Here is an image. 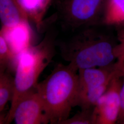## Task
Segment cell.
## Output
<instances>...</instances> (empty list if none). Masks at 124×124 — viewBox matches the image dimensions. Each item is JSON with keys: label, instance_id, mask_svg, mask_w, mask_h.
I'll return each mask as SVG.
<instances>
[{"label": "cell", "instance_id": "6da1fadb", "mask_svg": "<svg viewBox=\"0 0 124 124\" xmlns=\"http://www.w3.org/2000/svg\"><path fill=\"white\" fill-rule=\"evenodd\" d=\"M107 26L102 23L63 32L65 36H58L56 41L61 57L77 71L115 63L118 42L116 43Z\"/></svg>", "mask_w": 124, "mask_h": 124}, {"label": "cell", "instance_id": "7a4b0ae2", "mask_svg": "<svg viewBox=\"0 0 124 124\" xmlns=\"http://www.w3.org/2000/svg\"><path fill=\"white\" fill-rule=\"evenodd\" d=\"M55 23H45L46 34L42 41L36 46H30L18 55L15 80V89L9 111L4 123L13 120V114L18 103L27 94L36 91L40 74L52 61L56 53L58 31Z\"/></svg>", "mask_w": 124, "mask_h": 124}, {"label": "cell", "instance_id": "3957f363", "mask_svg": "<svg viewBox=\"0 0 124 124\" xmlns=\"http://www.w3.org/2000/svg\"><path fill=\"white\" fill-rule=\"evenodd\" d=\"M77 72L70 63H59L37 85L36 91L43 102L47 124H60L69 118L78 93Z\"/></svg>", "mask_w": 124, "mask_h": 124}, {"label": "cell", "instance_id": "277c9868", "mask_svg": "<svg viewBox=\"0 0 124 124\" xmlns=\"http://www.w3.org/2000/svg\"><path fill=\"white\" fill-rule=\"evenodd\" d=\"M52 18L62 32L103 23L108 0H53Z\"/></svg>", "mask_w": 124, "mask_h": 124}, {"label": "cell", "instance_id": "5b68a950", "mask_svg": "<svg viewBox=\"0 0 124 124\" xmlns=\"http://www.w3.org/2000/svg\"><path fill=\"white\" fill-rule=\"evenodd\" d=\"M122 84V77L120 68L94 108L95 124L117 123L120 114V93Z\"/></svg>", "mask_w": 124, "mask_h": 124}, {"label": "cell", "instance_id": "8992f818", "mask_svg": "<svg viewBox=\"0 0 124 124\" xmlns=\"http://www.w3.org/2000/svg\"><path fill=\"white\" fill-rule=\"evenodd\" d=\"M13 120L17 124H47L43 102L36 91L27 94L18 103Z\"/></svg>", "mask_w": 124, "mask_h": 124}, {"label": "cell", "instance_id": "52a82bcc", "mask_svg": "<svg viewBox=\"0 0 124 124\" xmlns=\"http://www.w3.org/2000/svg\"><path fill=\"white\" fill-rule=\"evenodd\" d=\"M120 64L117 61L108 66L90 68L79 70L78 93L95 88L109 82L120 70Z\"/></svg>", "mask_w": 124, "mask_h": 124}, {"label": "cell", "instance_id": "ba28073f", "mask_svg": "<svg viewBox=\"0 0 124 124\" xmlns=\"http://www.w3.org/2000/svg\"><path fill=\"white\" fill-rule=\"evenodd\" d=\"M0 32L17 58L20 53L30 46L31 33L28 23H23L10 28L2 27Z\"/></svg>", "mask_w": 124, "mask_h": 124}, {"label": "cell", "instance_id": "9c48e42d", "mask_svg": "<svg viewBox=\"0 0 124 124\" xmlns=\"http://www.w3.org/2000/svg\"><path fill=\"white\" fill-rule=\"evenodd\" d=\"M28 19L18 0H0V19L2 27L10 28L28 23Z\"/></svg>", "mask_w": 124, "mask_h": 124}, {"label": "cell", "instance_id": "30bf717a", "mask_svg": "<svg viewBox=\"0 0 124 124\" xmlns=\"http://www.w3.org/2000/svg\"><path fill=\"white\" fill-rule=\"evenodd\" d=\"M29 18L32 19L38 30L43 26L42 21L45 9L50 0H18Z\"/></svg>", "mask_w": 124, "mask_h": 124}, {"label": "cell", "instance_id": "8fae6325", "mask_svg": "<svg viewBox=\"0 0 124 124\" xmlns=\"http://www.w3.org/2000/svg\"><path fill=\"white\" fill-rule=\"evenodd\" d=\"M103 24L118 26L124 24V0H108Z\"/></svg>", "mask_w": 124, "mask_h": 124}, {"label": "cell", "instance_id": "7c38bea8", "mask_svg": "<svg viewBox=\"0 0 124 124\" xmlns=\"http://www.w3.org/2000/svg\"><path fill=\"white\" fill-rule=\"evenodd\" d=\"M15 89V80L7 70L0 72V112H3L9 101H12Z\"/></svg>", "mask_w": 124, "mask_h": 124}, {"label": "cell", "instance_id": "4fadbf2b", "mask_svg": "<svg viewBox=\"0 0 124 124\" xmlns=\"http://www.w3.org/2000/svg\"><path fill=\"white\" fill-rule=\"evenodd\" d=\"M17 56L10 49L3 34L0 32V72L7 70L11 62Z\"/></svg>", "mask_w": 124, "mask_h": 124}, {"label": "cell", "instance_id": "5bb4252c", "mask_svg": "<svg viewBox=\"0 0 124 124\" xmlns=\"http://www.w3.org/2000/svg\"><path fill=\"white\" fill-rule=\"evenodd\" d=\"M60 124H95L94 108L82 109L72 118L62 121Z\"/></svg>", "mask_w": 124, "mask_h": 124}, {"label": "cell", "instance_id": "9a60e30c", "mask_svg": "<svg viewBox=\"0 0 124 124\" xmlns=\"http://www.w3.org/2000/svg\"><path fill=\"white\" fill-rule=\"evenodd\" d=\"M119 62L120 63L121 72L122 77V84L121 85L120 93V114L117 123L124 124V63L120 61Z\"/></svg>", "mask_w": 124, "mask_h": 124}, {"label": "cell", "instance_id": "2e32d148", "mask_svg": "<svg viewBox=\"0 0 124 124\" xmlns=\"http://www.w3.org/2000/svg\"><path fill=\"white\" fill-rule=\"evenodd\" d=\"M117 27L116 37L118 43L116 47V55L119 52L124 50V24Z\"/></svg>", "mask_w": 124, "mask_h": 124}, {"label": "cell", "instance_id": "e0dca14e", "mask_svg": "<svg viewBox=\"0 0 124 124\" xmlns=\"http://www.w3.org/2000/svg\"><path fill=\"white\" fill-rule=\"evenodd\" d=\"M117 60L124 63V50L119 52L117 54Z\"/></svg>", "mask_w": 124, "mask_h": 124}, {"label": "cell", "instance_id": "ac0fdd59", "mask_svg": "<svg viewBox=\"0 0 124 124\" xmlns=\"http://www.w3.org/2000/svg\"><path fill=\"white\" fill-rule=\"evenodd\" d=\"M52 0V1H53V0Z\"/></svg>", "mask_w": 124, "mask_h": 124}]
</instances>
